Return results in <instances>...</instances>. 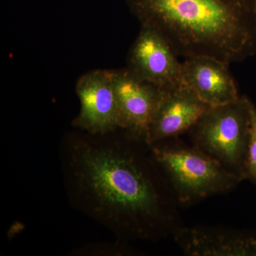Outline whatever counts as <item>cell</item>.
<instances>
[{
  "label": "cell",
  "instance_id": "1",
  "mask_svg": "<svg viewBox=\"0 0 256 256\" xmlns=\"http://www.w3.org/2000/svg\"><path fill=\"white\" fill-rule=\"evenodd\" d=\"M82 132L66 134L60 144L72 206L122 240L174 234L180 227L175 226L174 193L160 174L151 148L143 152L146 142L124 131L122 138Z\"/></svg>",
  "mask_w": 256,
  "mask_h": 256
},
{
  "label": "cell",
  "instance_id": "2",
  "mask_svg": "<svg viewBox=\"0 0 256 256\" xmlns=\"http://www.w3.org/2000/svg\"><path fill=\"white\" fill-rule=\"evenodd\" d=\"M140 22L156 28L176 54L229 64L256 52L254 0H126Z\"/></svg>",
  "mask_w": 256,
  "mask_h": 256
},
{
  "label": "cell",
  "instance_id": "3",
  "mask_svg": "<svg viewBox=\"0 0 256 256\" xmlns=\"http://www.w3.org/2000/svg\"><path fill=\"white\" fill-rule=\"evenodd\" d=\"M248 98L210 107L190 129L194 148L245 180L250 138Z\"/></svg>",
  "mask_w": 256,
  "mask_h": 256
},
{
  "label": "cell",
  "instance_id": "4",
  "mask_svg": "<svg viewBox=\"0 0 256 256\" xmlns=\"http://www.w3.org/2000/svg\"><path fill=\"white\" fill-rule=\"evenodd\" d=\"M176 200L192 204L207 197L233 190L242 178L196 148L150 146Z\"/></svg>",
  "mask_w": 256,
  "mask_h": 256
},
{
  "label": "cell",
  "instance_id": "5",
  "mask_svg": "<svg viewBox=\"0 0 256 256\" xmlns=\"http://www.w3.org/2000/svg\"><path fill=\"white\" fill-rule=\"evenodd\" d=\"M76 92L80 110L72 126L92 134H106L120 130L112 70H90L77 80Z\"/></svg>",
  "mask_w": 256,
  "mask_h": 256
},
{
  "label": "cell",
  "instance_id": "6",
  "mask_svg": "<svg viewBox=\"0 0 256 256\" xmlns=\"http://www.w3.org/2000/svg\"><path fill=\"white\" fill-rule=\"evenodd\" d=\"M156 28L141 24L128 57L127 68L138 78L168 89L181 82L182 62Z\"/></svg>",
  "mask_w": 256,
  "mask_h": 256
},
{
  "label": "cell",
  "instance_id": "7",
  "mask_svg": "<svg viewBox=\"0 0 256 256\" xmlns=\"http://www.w3.org/2000/svg\"><path fill=\"white\" fill-rule=\"evenodd\" d=\"M112 70L120 130L146 142L164 90L138 78L127 68Z\"/></svg>",
  "mask_w": 256,
  "mask_h": 256
},
{
  "label": "cell",
  "instance_id": "8",
  "mask_svg": "<svg viewBox=\"0 0 256 256\" xmlns=\"http://www.w3.org/2000/svg\"><path fill=\"white\" fill-rule=\"evenodd\" d=\"M210 106L182 82L164 89L146 139L149 146L191 129Z\"/></svg>",
  "mask_w": 256,
  "mask_h": 256
},
{
  "label": "cell",
  "instance_id": "9",
  "mask_svg": "<svg viewBox=\"0 0 256 256\" xmlns=\"http://www.w3.org/2000/svg\"><path fill=\"white\" fill-rule=\"evenodd\" d=\"M229 64L210 56H192L182 62L181 82L207 105L214 107L240 98Z\"/></svg>",
  "mask_w": 256,
  "mask_h": 256
},
{
  "label": "cell",
  "instance_id": "10",
  "mask_svg": "<svg viewBox=\"0 0 256 256\" xmlns=\"http://www.w3.org/2000/svg\"><path fill=\"white\" fill-rule=\"evenodd\" d=\"M174 236L175 242L188 256H256V236L236 230L180 226Z\"/></svg>",
  "mask_w": 256,
  "mask_h": 256
},
{
  "label": "cell",
  "instance_id": "11",
  "mask_svg": "<svg viewBox=\"0 0 256 256\" xmlns=\"http://www.w3.org/2000/svg\"><path fill=\"white\" fill-rule=\"evenodd\" d=\"M250 114V138L248 148L246 163L245 180H248L256 185V107L249 99Z\"/></svg>",
  "mask_w": 256,
  "mask_h": 256
},
{
  "label": "cell",
  "instance_id": "12",
  "mask_svg": "<svg viewBox=\"0 0 256 256\" xmlns=\"http://www.w3.org/2000/svg\"><path fill=\"white\" fill-rule=\"evenodd\" d=\"M254 13H255V18L256 22V0H254Z\"/></svg>",
  "mask_w": 256,
  "mask_h": 256
}]
</instances>
